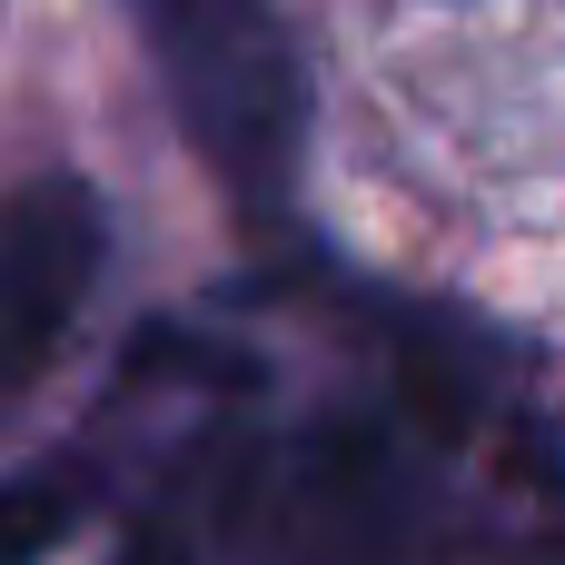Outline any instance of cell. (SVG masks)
Wrapping results in <instances>:
<instances>
[{
    "mask_svg": "<svg viewBox=\"0 0 565 565\" xmlns=\"http://www.w3.org/2000/svg\"><path fill=\"white\" fill-rule=\"evenodd\" d=\"M129 10L209 179L248 218H278L308 159V70L278 0H129Z\"/></svg>",
    "mask_w": 565,
    "mask_h": 565,
    "instance_id": "1",
    "label": "cell"
},
{
    "mask_svg": "<svg viewBox=\"0 0 565 565\" xmlns=\"http://www.w3.org/2000/svg\"><path fill=\"white\" fill-rule=\"evenodd\" d=\"M407 536V477L367 427H318L288 467L268 565H387Z\"/></svg>",
    "mask_w": 565,
    "mask_h": 565,
    "instance_id": "3",
    "label": "cell"
},
{
    "mask_svg": "<svg viewBox=\"0 0 565 565\" xmlns=\"http://www.w3.org/2000/svg\"><path fill=\"white\" fill-rule=\"evenodd\" d=\"M109 258V209L79 169H40L0 199V407L60 358Z\"/></svg>",
    "mask_w": 565,
    "mask_h": 565,
    "instance_id": "2",
    "label": "cell"
},
{
    "mask_svg": "<svg viewBox=\"0 0 565 565\" xmlns=\"http://www.w3.org/2000/svg\"><path fill=\"white\" fill-rule=\"evenodd\" d=\"M556 565H565V556H556Z\"/></svg>",
    "mask_w": 565,
    "mask_h": 565,
    "instance_id": "6",
    "label": "cell"
},
{
    "mask_svg": "<svg viewBox=\"0 0 565 565\" xmlns=\"http://www.w3.org/2000/svg\"><path fill=\"white\" fill-rule=\"evenodd\" d=\"M109 565H199V556H189L179 526H129V546H119Z\"/></svg>",
    "mask_w": 565,
    "mask_h": 565,
    "instance_id": "5",
    "label": "cell"
},
{
    "mask_svg": "<svg viewBox=\"0 0 565 565\" xmlns=\"http://www.w3.org/2000/svg\"><path fill=\"white\" fill-rule=\"evenodd\" d=\"M79 507H89L79 467H20V477H0V565H40L79 526Z\"/></svg>",
    "mask_w": 565,
    "mask_h": 565,
    "instance_id": "4",
    "label": "cell"
}]
</instances>
